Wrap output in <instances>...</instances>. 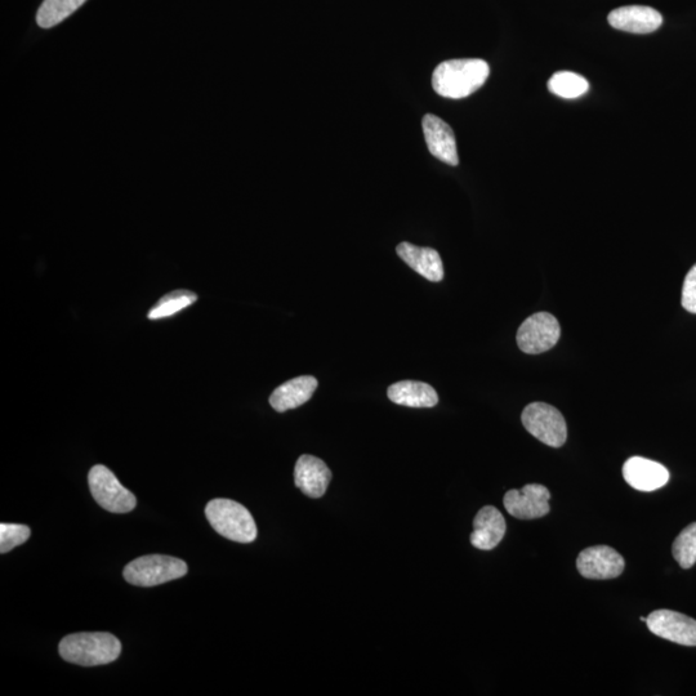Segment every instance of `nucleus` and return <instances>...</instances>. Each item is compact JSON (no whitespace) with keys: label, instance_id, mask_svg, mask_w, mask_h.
<instances>
[{"label":"nucleus","instance_id":"f257e3e1","mask_svg":"<svg viewBox=\"0 0 696 696\" xmlns=\"http://www.w3.org/2000/svg\"><path fill=\"white\" fill-rule=\"evenodd\" d=\"M489 74L488 62L480 58L444 61L432 74V87L441 97L459 100L479 91Z\"/></svg>","mask_w":696,"mask_h":696},{"label":"nucleus","instance_id":"f03ea898","mask_svg":"<svg viewBox=\"0 0 696 696\" xmlns=\"http://www.w3.org/2000/svg\"><path fill=\"white\" fill-rule=\"evenodd\" d=\"M61 658L83 667L104 666L115 662L122 654V644L111 633H75L62 638Z\"/></svg>","mask_w":696,"mask_h":696},{"label":"nucleus","instance_id":"7ed1b4c3","mask_svg":"<svg viewBox=\"0 0 696 696\" xmlns=\"http://www.w3.org/2000/svg\"><path fill=\"white\" fill-rule=\"evenodd\" d=\"M205 516L212 528L232 542L252 543L257 538V526L251 512L231 499H213L205 507Z\"/></svg>","mask_w":696,"mask_h":696},{"label":"nucleus","instance_id":"20e7f679","mask_svg":"<svg viewBox=\"0 0 696 696\" xmlns=\"http://www.w3.org/2000/svg\"><path fill=\"white\" fill-rule=\"evenodd\" d=\"M187 570L186 562L176 557L150 555L129 562L123 577L133 586L155 587L185 577Z\"/></svg>","mask_w":696,"mask_h":696},{"label":"nucleus","instance_id":"39448f33","mask_svg":"<svg viewBox=\"0 0 696 696\" xmlns=\"http://www.w3.org/2000/svg\"><path fill=\"white\" fill-rule=\"evenodd\" d=\"M521 421L529 434L552 448H560L568 439L565 418L552 405L529 404L522 412Z\"/></svg>","mask_w":696,"mask_h":696},{"label":"nucleus","instance_id":"423d86ee","mask_svg":"<svg viewBox=\"0 0 696 696\" xmlns=\"http://www.w3.org/2000/svg\"><path fill=\"white\" fill-rule=\"evenodd\" d=\"M89 489L95 501L111 513H128L135 510L137 499L124 488L109 468L97 464L88 475Z\"/></svg>","mask_w":696,"mask_h":696},{"label":"nucleus","instance_id":"0eeeda50","mask_svg":"<svg viewBox=\"0 0 696 696\" xmlns=\"http://www.w3.org/2000/svg\"><path fill=\"white\" fill-rule=\"evenodd\" d=\"M561 328L555 316L538 312L526 319L517 332V345L529 355H538L551 350L559 342Z\"/></svg>","mask_w":696,"mask_h":696},{"label":"nucleus","instance_id":"6e6552de","mask_svg":"<svg viewBox=\"0 0 696 696\" xmlns=\"http://www.w3.org/2000/svg\"><path fill=\"white\" fill-rule=\"evenodd\" d=\"M550 490L539 484L525 485L521 490H510L504 495V507L511 516L520 520L541 519L550 512Z\"/></svg>","mask_w":696,"mask_h":696},{"label":"nucleus","instance_id":"1a4fd4ad","mask_svg":"<svg viewBox=\"0 0 696 696\" xmlns=\"http://www.w3.org/2000/svg\"><path fill=\"white\" fill-rule=\"evenodd\" d=\"M646 624L654 635L678 645L696 646V620L672 610H657Z\"/></svg>","mask_w":696,"mask_h":696},{"label":"nucleus","instance_id":"9d476101","mask_svg":"<svg viewBox=\"0 0 696 696\" xmlns=\"http://www.w3.org/2000/svg\"><path fill=\"white\" fill-rule=\"evenodd\" d=\"M577 568L587 579H613L623 573L626 562L609 546H593L580 552Z\"/></svg>","mask_w":696,"mask_h":696},{"label":"nucleus","instance_id":"9b49d317","mask_svg":"<svg viewBox=\"0 0 696 696\" xmlns=\"http://www.w3.org/2000/svg\"><path fill=\"white\" fill-rule=\"evenodd\" d=\"M423 133L430 153L449 165L459 164L457 141L452 127L439 116L427 114L422 120Z\"/></svg>","mask_w":696,"mask_h":696},{"label":"nucleus","instance_id":"f8f14e48","mask_svg":"<svg viewBox=\"0 0 696 696\" xmlns=\"http://www.w3.org/2000/svg\"><path fill=\"white\" fill-rule=\"evenodd\" d=\"M332 480V472L321 459L314 455H301L294 468V483L307 497L321 498Z\"/></svg>","mask_w":696,"mask_h":696},{"label":"nucleus","instance_id":"ddd939ff","mask_svg":"<svg viewBox=\"0 0 696 696\" xmlns=\"http://www.w3.org/2000/svg\"><path fill=\"white\" fill-rule=\"evenodd\" d=\"M624 480L638 492H654L669 481V471L663 464L650 459L629 458L623 466Z\"/></svg>","mask_w":696,"mask_h":696},{"label":"nucleus","instance_id":"4468645a","mask_svg":"<svg viewBox=\"0 0 696 696\" xmlns=\"http://www.w3.org/2000/svg\"><path fill=\"white\" fill-rule=\"evenodd\" d=\"M608 21L617 30L632 34H650L662 26L663 16L651 7L626 6L610 12Z\"/></svg>","mask_w":696,"mask_h":696},{"label":"nucleus","instance_id":"2eb2a0df","mask_svg":"<svg viewBox=\"0 0 696 696\" xmlns=\"http://www.w3.org/2000/svg\"><path fill=\"white\" fill-rule=\"evenodd\" d=\"M506 529V520L497 508L493 506L481 508L474 520L471 544L477 550H494L502 542Z\"/></svg>","mask_w":696,"mask_h":696},{"label":"nucleus","instance_id":"dca6fc26","mask_svg":"<svg viewBox=\"0 0 696 696\" xmlns=\"http://www.w3.org/2000/svg\"><path fill=\"white\" fill-rule=\"evenodd\" d=\"M397 256L406 265L423 276V278L439 283L444 279V266L440 254L432 248L417 247L410 243H401L396 248Z\"/></svg>","mask_w":696,"mask_h":696},{"label":"nucleus","instance_id":"f3484780","mask_svg":"<svg viewBox=\"0 0 696 696\" xmlns=\"http://www.w3.org/2000/svg\"><path fill=\"white\" fill-rule=\"evenodd\" d=\"M318 386L319 382L315 377L302 376L290 379L272 392L270 405L279 413L300 408L311 399Z\"/></svg>","mask_w":696,"mask_h":696},{"label":"nucleus","instance_id":"a211bd4d","mask_svg":"<svg viewBox=\"0 0 696 696\" xmlns=\"http://www.w3.org/2000/svg\"><path fill=\"white\" fill-rule=\"evenodd\" d=\"M388 399L409 408H434L439 403L435 388L425 382L403 381L388 387Z\"/></svg>","mask_w":696,"mask_h":696},{"label":"nucleus","instance_id":"6ab92c4d","mask_svg":"<svg viewBox=\"0 0 696 696\" xmlns=\"http://www.w3.org/2000/svg\"><path fill=\"white\" fill-rule=\"evenodd\" d=\"M87 0H44L37 13V22L42 29H51L68 19Z\"/></svg>","mask_w":696,"mask_h":696},{"label":"nucleus","instance_id":"aec40b11","mask_svg":"<svg viewBox=\"0 0 696 696\" xmlns=\"http://www.w3.org/2000/svg\"><path fill=\"white\" fill-rule=\"evenodd\" d=\"M548 89L553 95L573 100V98L586 95L590 89V83L582 75L571 73V71H559L553 74Z\"/></svg>","mask_w":696,"mask_h":696},{"label":"nucleus","instance_id":"412c9836","mask_svg":"<svg viewBox=\"0 0 696 696\" xmlns=\"http://www.w3.org/2000/svg\"><path fill=\"white\" fill-rule=\"evenodd\" d=\"M196 300H198V296L190 290H174V292L165 294L164 297L160 298L147 316L150 320L171 318L178 312L194 305Z\"/></svg>","mask_w":696,"mask_h":696},{"label":"nucleus","instance_id":"4be33fe9","mask_svg":"<svg viewBox=\"0 0 696 696\" xmlns=\"http://www.w3.org/2000/svg\"><path fill=\"white\" fill-rule=\"evenodd\" d=\"M672 552L681 568H693L696 562V522L682 530L673 543Z\"/></svg>","mask_w":696,"mask_h":696},{"label":"nucleus","instance_id":"5701e85b","mask_svg":"<svg viewBox=\"0 0 696 696\" xmlns=\"http://www.w3.org/2000/svg\"><path fill=\"white\" fill-rule=\"evenodd\" d=\"M29 526L19 524L0 525V552L7 553L21 546L30 538Z\"/></svg>","mask_w":696,"mask_h":696},{"label":"nucleus","instance_id":"b1692460","mask_svg":"<svg viewBox=\"0 0 696 696\" xmlns=\"http://www.w3.org/2000/svg\"><path fill=\"white\" fill-rule=\"evenodd\" d=\"M682 306L691 314H696V265L687 272L682 288Z\"/></svg>","mask_w":696,"mask_h":696}]
</instances>
